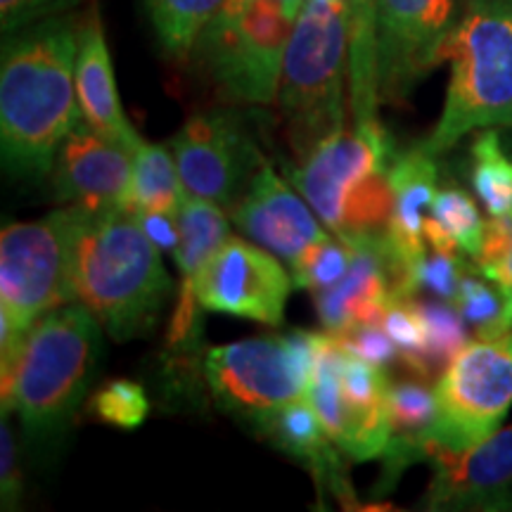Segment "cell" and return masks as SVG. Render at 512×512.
Wrapping results in <instances>:
<instances>
[{"instance_id":"6da1fadb","label":"cell","mask_w":512,"mask_h":512,"mask_svg":"<svg viewBox=\"0 0 512 512\" xmlns=\"http://www.w3.org/2000/svg\"><path fill=\"white\" fill-rule=\"evenodd\" d=\"M74 17L55 15L8 34L0 57V150L5 174L43 181L79 124Z\"/></svg>"},{"instance_id":"7a4b0ae2","label":"cell","mask_w":512,"mask_h":512,"mask_svg":"<svg viewBox=\"0 0 512 512\" xmlns=\"http://www.w3.org/2000/svg\"><path fill=\"white\" fill-rule=\"evenodd\" d=\"M171 290L159 247L133 211H83L74 247L76 302L114 342L150 335Z\"/></svg>"},{"instance_id":"3957f363","label":"cell","mask_w":512,"mask_h":512,"mask_svg":"<svg viewBox=\"0 0 512 512\" xmlns=\"http://www.w3.org/2000/svg\"><path fill=\"white\" fill-rule=\"evenodd\" d=\"M102 351V325L81 302L43 313L17 356L0 363L3 418L17 413L36 444H50L81 408Z\"/></svg>"},{"instance_id":"277c9868","label":"cell","mask_w":512,"mask_h":512,"mask_svg":"<svg viewBox=\"0 0 512 512\" xmlns=\"http://www.w3.org/2000/svg\"><path fill=\"white\" fill-rule=\"evenodd\" d=\"M392 136L380 121L332 133L287 178L339 240L356 245L382 238L394 211L389 166Z\"/></svg>"},{"instance_id":"5b68a950","label":"cell","mask_w":512,"mask_h":512,"mask_svg":"<svg viewBox=\"0 0 512 512\" xmlns=\"http://www.w3.org/2000/svg\"><path fill=\"white\" fill-rule=\"evenodd\" d=\"M446 60L444 112L422 143L434 157L472 131L512 126V0H467Z\"/></svg>"},{"instance_id":"8992f818","label":"cell","mask_w":512,"mask_h":512,"mask_svg":"<svg viewBox=\"0 0 512 512\" xmlns=\"http://www.w3.org/2000/svg\"><path fill=\"white\" fill-rule=\"evenodd\" d=\"M344 86H349L347 0H304L278 91L287 138L299 159L344 128Z\"/></svg>"},{"instance_id":"52a82bcc","label":"cell","mask_w":512,"mask_h":512,"mask_svg":"<svg viewBox=\"0 0 512 512\" xmlns=\"http://www.w3.org/2000/svg\"><path fill=\"white\" fill-rule=\"evenodd\" d=\"M83 207L67 204L41 221L0 233V363L17 356L43 313L76 302L74 247Z\"/></svg>"},{"instance_id":"ba28073f","label":"cell","mask_w":512,"mask_h":512,"mask_svg":"<svg viewBox=\"0 0 512 512\" xmlns=\"http://www.w3.org/2000/svg\"><path fill=\"white\" fill-rule=\"evenodd\" d=\"M294 19L280 0H228L204 27L190 57H197L226 100L271 105L280 91Z\"/></svg>"},{"instance_id":"9c48e42d","label":"cell","mask_w":512,"mask_h":512,"mask_svg":"<svg viewBox=\"0 0 512 512\" xmlns=\"http://www.w3.org/2000/svg\"><path fill=\"white\" fill-rule=\"evenodd\" d=\"M318 332L252 337L221 344L202 361L209 392L223 411L256 427L268 415L309 394Z\"/></svg>"},{"instance_id":"30bf717a","label":"cell","mask_w":512,"mask_h":512,"mask_svg":"<svg viewBox=\"0 0 512 512\" xmlns=\"http://www.w3.org/2000/svg\"><path fill=\"white\" fill-rule=\"evenodd\" d=\"M434 399L437 418L422 439L425 460L437 451L463 453L498 432L512 408V330L477 339L453 356Z\"/></svg>"},{"instance_id":"8fae6325","label":"cell","mask_w":512,"mask_h":512,"mask_svg":"<svg viewBox=\"0 0 512 512\" xmlns=\"http://www.w3.org/2000/svg\"><path fill=\"white\" fill-rule=\"evenodd\" d=\"M467 0H380L377 91L380 105H401L446 60Z\"/></svg>"},{"instance_id":"7c38bea8","label":"cell","mask_w":512,"mask_h":512,"mask_svg":"<svg viewBox=\"0 0 512 512\" xmlns=\"http://www.w3.org/2000/svg\"><path fill=\"white\" fill-rule=\"evenodd\" d=\"M185 195L230 209L245 195L256 174L259 150L238 114L200 112L185 121L171 140Z\"/></svg>"},{"instance_id":"4fadbf2b","label":"cell","mask_w":512,"mask_h":512,"mask_svg":"<svg viewBox=\"0 0 512 512\" xmlns=\"http://www.w3.org/2000/svg\"><path fill=\"white\" fill-rule=\"evenodd\" d=\"M292 283V273L285 271L273 252L256 242L228 238L200 273L197 297L204 311L280 325Z\"/></svg>"},{"instance_id":"5bb4252c","label":"cell","mask_w":512,"mask_h":512,"mask_svg":"<svg viewBox=\"0 0 512 512\" xmlns=\"http://www.w3.org/2000/svg\"><path fill=\"white\" fill-rule=\"evenodd\" d=\"M131 176V147L102 136L81 119L57 150L50 171V192L55 202L107 211L124 207Z\"/></svg>"},{"instance_id":"9a60e30c","label":"cell","mask_w":512,"mask_h":512,"mask_svg":"<svg viewBox=\"0 0 512 512\" xmlns=\"http://www.w3.org/2000/svg\"><path fill=\"white\" fill-rule=\"evenodd\" d=\"M427 491L430 510H512V427L463 453L437 451Z\"/></svg>"},{"instance_id":"2e32d148","label":"cell","mask_w":512,"mask_h":512,"mask_svg":"<svg viewBox=\"0 0 512 512\" xmlns=\"http://www.w3.org/2000/svg\"><path fill=\"white\" fill-rule=\"evenodd\" d=\"M294 192L266 162H261L245 195L230 207V219L259 247L268 249L287 264L313 242L328 238L316 211Z\"/></svg>"},{"instance_id":"e0dca14e","label":"cell","mask_w":512,"mask_h":512,"mask_svg":"<svg viewBox=\"0 0 512 512\" xmlns=\"http://www.w3.org/2000/svg\"><path fill=\"white\" fill-rule=\"evenodd\" d=\"M76 95H79L81 117L102 136L117 140L136 152L140 138L136 128L128 124L121 112V102L114 81L112 57L107 50L98 15L83 19L79 29V55H76Z\"/></svg>"},{"instance_id":"ac0fdd59","label":"cell","mask_w":512,"mask_h":512,"mask_svg":"<svg viewBox=\"0 0 512 512\" xmlns=\"http://www.w3.org/2000/svg\"><path fill=\"white\" fill-rule=\"evenodd\" d=\"M389 181L394 190V211L387 226V242L394 254L420 278L425 261V211L437 197V164L425 145L396 155L389 166Z\"/></svg>"},{"instance_id":"d6986e66","label":"cell","mask_w":512,"mask_h":512,"mask_svg":"<svg viewBox=\"0 0 512 512\" xmlns=\"http://www.w3.org/2000/svg\"><path fill=\"white\" fill-rule=\"evenodd\" d=\"M256 430L266 434L287 456L309 467L311 475L320 484H330L332 494L339 501H349V482L344 477V465L332 448L335 441L325 432L309 396L287 403L280 411L268 415L266 420L256 425Z\"/></svg>"},{"instance_id":"ffe728a7","label":"cell","mask_w":512,"mask_h":512,"mask_svg":"<svg viewBox=\"0 0 512 512\" xmlns=\"http://www.w3.org/2000/svg\"><path fill=\"white\" fill-rule=\"evenodd\" d=\"M377 5L380 0H347L349 22V105L354 126L380 121L377 91Z\"/></svg>"},{"instance_id":"44dd1931","label":"cell","mask_w":512,"mask_h":512,"mask_svg":"<svg viewBox=\"0 0 512 512\" xmlns=\"http://www.w3.org/2000/svg\"><path fill=\"white\" fill-rule=\"evenodd\" d=\"M185 188L178 174L174 152L162 145L140 140L133 152V176L128 185L124 209L133 214L145 211H174L181 214L185 202Z\"/></svg>"},{"instance_id":"7402d4cb","label":"cell","mask_w":512,"mask_h":512,"mask_svg":"<svg viewBox=\"0 0 512 512\" xmlns=\"http://www.w3.org/2000/svg\"><path fill=\"white\" fill-rule=\"evenodd\" d=\"M228 238L230 226L223 207L202 197H185L181 209V245L174 256L181 271V285L197 287L207 261Z\"/></svg>"},{"instance_id":"603a6c76","label":"cell","mask_w":512,"mask_h":512,"mask_svg":"<svg viewBox=\"0 0 512 512\" xmlns=\"http://www.w3.org/2000/svg\"><path fill=\"white\" fill-rule=\"evenodd\" d=\"M159 46L178 62H188L204 27L228 0H143Z\"/></svg>"},{"instance_id":"cb8c5ba5","label":"cell","mask_w":512,"mask_h":512,"mask_svg":"<svg viewBox=\"0 0 512 512\" xmlns=\"http://www.w3.org/2000/svg\"><path fill=\"white\" fill-rule=\"evenodd\" d=\"M470 181L489 216H512V159L494 128H482L470 150Z\"/></svg>"},{"instance_id":"d4e9b609","label":"cell","mask_w":512,"mask_h":512,"mask_svg":"<svg viewBox=\"0 0 512 512\" xmlns=\"http://www.w3.org/2000/svg\"><path fill=\"white\" fill-rule=\"evenodd\" d=\"M354 245L339 238H323L313 242L290 261V273L294 285L302 290H311L313 294L328 290L349 271L354 261Z\"/></svg>"},{"instance_id":"484cf974","label":"cell","mask_w":512,"mask_h":512,"mask_svg":"<svg viewBox=\"0 0 512 512\" xmlns=\"http://www.w3.org/2000/svg\"><path fill=\"white\" fill-rule=\"evenodd\" d=\"M88 413L117 430H138L150 413V401L138 382L110 380L91 396Z\"/></svg>"},{"instance_id":"4316f807","label":"cell","mask_w":512,"mask_h":512,"mask_svg":"<svg viewBox=\"0 0 512 512\" xmlns=\"http://www.w3.org/2000/svg\"><path fill=\"white\" fill-rule=\"evenodd\" d=\"M432 216L451 233V238L458 242L460 252L475 259L484 235V221L475 200L465 190L446 188L434 197Z\"/></svg>"},{"instance_id":"83f0119b","label":"cell","mask_w":512,"mask_h":512,"mask_svg":"<svg viewBox=\"0 0 512 512\" xmlns=\"http://www.w3.org/2000/svg\"><path fill=\"white\" fill-rule=\"evenodd\" d=\"M427 330V363L432 373L467 347V332L458 309L439 302H415Z\"/></svg>"},{"instance_id":"f1b7e54d","label":"cell","mask_w":512,"mask_h":512,"mask_svg":"<svg viewBox=\"0 0 512 512\" xmlns=\"http://www.w3.org/2000/svg\"><path fill=\"white\" fill-rule=\"evenodd\" d=\"M382 328L394 339L399 356L418 377H430L432 368L427 363V330L422 323L418 306L413 302H396L382 318Z\"/></svg>"},{"instance_id":"f546056e","label":"cell","mask_w":512,"mask_h":512,"mask_svg":"<svg viewBox=\"0 0 512 512\" xmlns=\"http://www.w3.org/2000/svg\"><path fill=\"white\" fill-rule=\"evenodd\" d=\"M453 304H456L460 316H463L467 323L475 325L479 339L498 337V323H501L505 309V297L498 287L494 290V287L484 283L482 273L477 271V275H463Z\"/></svg>"},{"instance_id":"4dcf8cb0","label":"cell","mask_w":512,"mask_h":512,"mask_svg":"<svg viewBox=\"0 0 512 512\" xmlns=\"http://www.w3.org/2000/svg\"><path fill=\"white\" fill-rule=\"evenodd\" d=\"M335 337L351 354L361 356L363 361L373 363V366L382 370L392 366L396 356H399L394 339L389 337V332L382 325H356V328L339 332Z\"/></svg>"},{"instance_id":"1f68e13d","label":"cell","mask_w":512,"mask_h":512,"mask_svg":"<svg viewBox=\"0 0 512 512\" xmlns=\"http://www.w3.org/2000/svg\"><path fill=\"white\" fill-rule=\"evenodd\" d=\"M463 275L465 266L456 252H437V249H432V256H425L420 266V287L430 290L434 297L453 302Z\"/></svg>"},{"instance_id":"d6a6232c","label":"cell","mask_w":512,"mask_h":512,"mask_svg":"<svg viewBox=\"0 0 512 512\" xmlns=\"http://www.w3.org/2000/svg\"><path fill=\"white\" fill-rule=\"evenodd\" d=\"M79 0H0V27L3 34L29 27L41 19L62 15L64 10L74 8Z\"/></svg>"},{"instance_id":"836d02e7","label":"cell","mask_w":512,"mask_h":512,"mask_svg":"<svg viewBox=\"0 0 512 512\" xmlns=\"http://www.w3.org/2000/svg\"><path fill=\"white\" fill-rule=\"evenodd\" d=\"M512 247V216H491L484 223V235H482V247L475 256L477 271L484 275L486 280H491L496 275L498 268L505 261Z\"/></svg>"},{"instance_id":"e575fe53","label":"cell","mask_w":512,"mask_h":512,"mask_svg":"<svg viewBox=\"0 0 512 512\" xmlns=\"http://www.w3.org/2000/svg\"><path fill=\"white\" fill-rule=\"evenodd\" d=\"M22 472H19L17 444L12 434L8 418L0 425V498H3V510H15L22 501Z\"/></svg>"},{"instance_id":"d590c367","label":"cell","mask_w":512,"mask_h":512,"mask_svg":"<svg viewBox=\"0 0 512 512\" xmlns=\"http://www.w3.org/2000/svg\"><path fill=\"white\" fill-rule=\"evenodd\" d=\"M140 226L145 228L147 238L159 247V252H169L176 256L181 245V214L174 211H145L138 214Z\"/></svg>"},{"instance_id":"8d00e7d4","label":"cell","mask_w":512,"mask_h":512,"mask_svg":"<svg viewBox=\"0 0 512 512\" xmlns=\"http://www.w3.org/2000/svg\"><path fill=\"white\" fill-rule=\"evenodd\" d=\"M491 283H494L498 290H501L505 302H512V247H510L508 256H505L501 268H498L494 278H491Z\"/></svg>"},{"instance_id":"74e56055","label":"cell","mask_w":512,"mask_h":512,"mask_svg":"<svg viewBox=\"0 0 512 512\" xmlns=\"http://www.w3.org/2000/svg\"><path fill=\"white\" fill-rule=\"evenodd\" d=\"M512 330V302H505L501 323H498V337L505 335V332Z\"/></svg>"},{"instance_id":"f35d334b","label":"cell","mask_w":512,"mask_h":512,"mask_svg":"<svg viewBox=\"0 0 512 512\" xmlns=\"http://www.w3.org/2000/svg\"><path fill=\"white\" fill-rule=\"evenodd\" d=\"M235 3H245V0H235ZM280 3H283V5H285V8H287V10H290L294 17H297V15H299V10H302L304 0H280Z\"/></svg>"}]
</instances>
